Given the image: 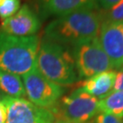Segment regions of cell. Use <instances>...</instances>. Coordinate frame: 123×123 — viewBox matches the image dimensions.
Listing matches in <instances>:
<instances>
[{
  "mask_svg": "<svg viewBox=\"0 0 123 123\" xmlns=\"http://www.w3.org/2000/svg\"><path fill=\"white\" fill-rule=\"evenodd\" d=\"M103 14L98 9H85L57 17L45 28V37L71 48L98 36Z\"/></svg>",
  "mask_w": 123,
  "mask_h": 123,
  "instance_id": "obj_1",
  "label": "cell"
},
{
  "mask_svg": "<svg viewBox=\"0 0 123 123\" xmlns=\"http://www.w3.org/2000/svg\"><path fill=\"white\" fill-rule=\"evenodd\" d=\"M36 64L43 76L62 87L79 79L71 49L47 37L40 40Z\"/></svg>",
  "mask_w": 123,
  "mask_h": 123,
  "instance_id": "obj_2",
  "label": "cell"
},
{
  "mask_svg": "<svg viewBox=\"0 0 123 123\" xmlns=\"http://www.w3.org/2000/svg\"><path fill=\"white\" fill-rule=\"evenodd\" d=\"M40 39L37 36L17 37L0 31V70L23 76L33 69Z\"/></svg>",
  "mask_w": 123,
  "mask_h": 123,
  "instance_id": "obj_3",
  "label": "cell"
},
{
  "mask_svg": "<svg viewBox=\"0 0 123 123\" xmlns=\"http://www.w3.org/2000/svg\"><path fill=\"white\" fill-rule=\"evenodd\" d=\"M98 100L79 88L63 96L49 110L57 121L87 123L99 113Z\"/></svg>",
  "mask_w": 123,
  "mask_h": 123,
  "instance_id": "obj_4",
  "label": "cell"
},
{
  "mask_svg": "<svg viewBox=\"0 0 123 123\" xmlns=\"http://www.w3.org/2000/svg\"><path fill=\"white\" fill-rule=\"evenodd\" d=\"M71 53L79 79H86L98 73L113 69L98 36L72 46Z\"/></svg>",
  "mask_w": 123,
  "mask_h": 123,
  "instance_id": "obj_5",
  "label": "cell"
},
{
  "mask_svg": "<svg viewBox=\"0 0 123 123\" xmlns=\"http://www.w3.org/2000/svg\"><path fill=\"white\" fill-rule=\"evenodd\" d=\"M22 80L28 100L43 109H52L65 92L62 86L54 83L41 74L37 66L23 75Z\"/></svg>",
  "mask_w": 123,
  "mask_h": 123,
  "instance_id": "obj_6",
  "label": "cell"
},
{
  "mask_svg": "<svg viewBox=\"0 0 123 123\" xmlns=\"http://www.w3.org/2000/svg\"><path fill=\"white\" fill-rule=\"evenodd\" d=\"M1 101L6 108V123H53L55 120L50 110L40 108L25 98L5 96Z\"/></svg>",
  "mask_w": 123,
  "mask_h": 123,
  "instance_id": "obj_7",
  "label": "cell"
},
{
  "mask_svg": "<svg viewBox=\"0 0 123 123\" xmlns=\"http://www.w3.org/2000/svg\"><path fill=\"white\" fill-rule=\"evenodd\" d=\"M98 38L112 68H123V23L103 20Z\"/></svg>",
  "mask_w": 123,
  "mask_h": 123,
  "instance_id": "obj_8",
  "label": "cell"
},
{
  "mask_svg": "<svg viewBox=\"0 0 123 123\" xmlns=\"http://www.w3.org/2000/svg\"><path fill=\"white\" fill-rule=\"evenodd\" d=\"M40 26L37 15L27 5H24L14 16L2 20L0 31L11 36L30 37L36 36Z\"/></svg>",
  "mask_w": 123,
  "mask_h": 123,
  "instance_id": "obj_9",
  "label": "cell"
},
{
  "mask_svg": "<svg viewBox=\"0 0 123 123\" xmlns=\"http://www.w3.org/2000/svg\"><path fill=\"white\" fill-rule=\"evenodd\" d=\"M45 16L62 17L85 9H98V0H38Z\"/></svg>",
  "mask_w": 123,
  "mask_h": 123,
  "instance_id": "obj_10",
  "label": "cell"
},
{
  "mask_svg": "<svg viewBox=\"0 0 123 123\" xmlns=\"http://www.w3.org/2000/svg\"><path fill=\"white\" fill-rule=\"evenodd\" d=\"M116 73L117 72L113 69L98 73L90 78L84 79L81 82L80 88L92 97L101 99L112 92Z\"/></svg>",
  "mask_w": 123,
  "mask_h": 123,
  "instance_id": "obj_11",
  "label": "cell"
},
{
  "mask_svg": "<svg viewBox=\"0 0 123 123\" xmlns=\"http://www.w3.org/2000/svg\"><path fill=\"white\" fill-rule=\"evenodd\" d=\"M0 89L7 96L13 98H24L26 90L22 78L18 75L0 70Z\"/></svg>",
  "mask_w": 123,
  "mask_h": 123,
  "instance_id": "obj_12",
  "label": "cell"
},
{
  "mask_svg": "<svg viewBox=\"0 0 123 123\" xmlns=\"http://www.w3.org/2000/svg\"><path fill=\"white\" fill-rule=\"evenodd\" d=\"M98 110L101 113L123 119V90L112 91L99 99Z\"/></svg>",
  "mask_w": 123,
  "mask_h": 123,
  "instance_id": "obj_13",
  "label": "cell"
},
{
  "mask_svg": "<svg viewBox=\"0 0 123 123\" xmlns=\"http://www.w3.org/2000/svg\"><path fill=\"white\" fill-rule=\"evenodd\" d=\"M20 9V0H3L0 4V18L5 20Z\"/></svg>",
  "mask_w": 123,
  "mask_h": 123,
  "instance_id": "obj_14",
  "label": "cell"
},
{
  "mask_svg": "<svg viewBox=\"0 0 123 123\" xmlns=\"http://www.w3.org/2000/svg\"><path fill=\"white\" fill-rule=\"evenodd\" d=\"M103 20L116 23H123V0L107 10V13L103 15Z\"/></svg>",
  "mask_w": 123,
  "mask_h": 123,
  "instance_id": "obj_15",
  "label": "cell"
},
{
  "mask_svg": "<svg viewBox=\"0 0 123 123\" xmlns=\"http://www.w3.org/2000/svg\"><path fill=\"white\" fill-rule=\"evenodd\" d=\"M94 123H123V120L122 119H119L114 116L99 112L96 116Z\"/></svg>",
  "mask_w": 123,
  "mask_h": 123,
  "instance_id": "obj_16",
  "label": "cell"
},
{
  "mask_svg": "<svg viewBox=\"0 0 123 123\" xmlns=\"http://www.w3.org/2000/svg\"><path fill=\"white\" fill-rule=\"evenodd\" d=\"M119 90H123V68H121L119 72L116 73V79L112 89V91H119Z\"/></svg>",
  "mask_w": 123,
  "mask_h": 123,
  "instance_id": "obj_17",
  "label": "cell"
},
{
  "mask_svg": "<svg viewBox=\"0 0 123 123\" xmlns=\"http://www.w3.org/2000/svg\"><path fill=\"white\" fill-rule=\"evenodd\" d=\"M98 5H100L101 7L107 11L112 6H114L117 3H119L120 0H98Z\"/></svg>",
  "mask_w": 123,
  "mask_h": 123,
  "instance_id": "obj_18",
  "label": "cell"
},
{
  "mask_svg": "<svg viewBox=\"0 0 123 123\" xmlns=\"http://www.w3.org/2000/svg\"><path fill=\"white\" fill-rule=\"evenodd\" d=\"M6 108L5 104L0 101V123H6Z\"/></svg>",
  "mask_w": 123,
  "mask_h": 123,
  "instance_id": "obj_19",
  "label": "cell"
},
{
  "mask_svg": "<svg viewBox=\"0 0 123 123\" xmlns=\"http://www.w3.org/2000/svg\"><path fill=\"white\" fill-rule=\"evenodd\" d=\"M56 123H72V122H66V121H56ZM87 123H94L93 121H89Z\"/></svg>",
  "mask_w": 123,
  "mask_h": 123,
  "instance_id": "obj_20",
  "label": "cell"
},
{
  "mask_svg": "<svg viewBox=\"0 0 123 123\" xmlns=\"http://www.w3.org/2000/svg\"><path fill=\"white\" fill-rule=\"evenodd\" d=\"M2 1H3V0H0V4H1V3H2Z\"/></svg>",
  "mask_w": 123,
  "mask_h": 123,
  "instance_id": "obj_21",
  "label": "cell"
}]
</instances>
